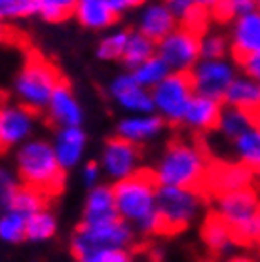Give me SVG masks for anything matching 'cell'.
Masks as SVG:
<instances>
[{
  "mask_svg": "<svg viewBox=\"0 0 260 262\" xmlns=\"http://www.w3.org/2000/svg\"><path fill=\"white\" fill-rule=\"evenodd\" d=\"M209 164H211V158H209L207 146H203L196 139L177 137L167 144L158 167L152 171L160 186L194 190L207 198L205 177H207Z\"/></svg>",
  "mask_w": 260,
  "mask_h": 262,
  "instance_id": "obj_1",
  "label": "cell"
},
{
  "mask_svg": "<svg viewBox=\"0 0 260 262\" xmlns=\"http://www.w3.org/2000/svg\"><path fill=\"white\" fill-rule=\"evenodd\" d=\"M158 188L160 184L152 169H137L131 177L118 181L111 188L118 216L144 236H154Z\"/></svg>",
  "mask_w": 260,
  "mask_h": 262,
  "instance_id": "obj_2",
  "label": "cell"
},
{
  "mask_svg": "<svg viewBox=\"0 0 260 262\" xmlns=\"http://www.w3.org/2000/svg\"><path fill=\"white\" fill-rule=\"evenodd\" d=\"M17 171L21 183L31 186L48 200L59 196L65 188V169L59 165L53 146L42 139H31L17 152Z\"/></svg>",
  "mask_w": 260,
  "mask_h": 262,
  "instance_id": "obj_3",
  "label": "cell"
},
{
  "mask_svg": "<svg viewBox=\"0 0 260 262\" xmlns=\"http://www.w3.org/2000/svg\"><path fill=\"white\" fill-rule=\"evenodd\" d=\"M207 198L194 190L160 186L154 209V236H177L194 223Z\"/></svg>",
  "mask_w": 260,
  "mask_h": 262,
  "instance_id": "obj_4",
  "label": "cell"
},
{
  "mask_svg": "<svg viewBox=\"0 0 260 262\" xmlns=\"http://www.w3.org/2000/svg\"><path fill=\"white\" fill-rule=\"evenodd\" d=\"M65 78L55 63L44 57L38 52H31L27 55L23 69L15 78V93L19 99V105L40 114L46 111L53 92Z\"/></svg>",
  "mask_w": 260,
  "mask_h": 262,
  "instance_id": "obj_5",
  "label": "cell"
},
{
  "mask_svg": "<svg viewBox=\"0 0 260 262\" xmlns=\"http://www.w3.org/2000/svg\"><path fill=\"white\" fill-rule=\"evenodd\" d=\"M216 215L230 230L234 245L253 247L260 236L258 194L254 188L230 192L215 198Z\"/></svg>",
  "mask_w": 260,
  "mask_h": 262,
  "instance_id": "obj_6",
  "label": "cell"
},
{
  "mask_svg": "<svg viewBox=\"0 0 260 262\" xmlns=\"http://www.w3.org/2000/svg\"><path fill=\"white\" fill-rule=\"evenodd\" d=\"M150 97L154 111H158L163 122L182 124L184 111L194 97L190 72H169L154 90H150Z\"/></svg>",
  "mask_w": 260,
  "mask_h": 262,
  "instance_id": "obj_7",
  "label": "cell"
},
{
  "mask_svg": "<svg viewBox=\"0 0 260 262\" xmlns=\"http://www.w3.org/2000/svg\"><path fill=\"white\" fill-rule=\"evenodd\" d=\"M156 55L169 72H190L200 61V36L177 25L173 33L158 42Z\"/></svg>",
  "mask_w": 260,
  "mask_h": 262,
  "instance_id": "obj_8",
  "label": "cell"
},
{
  "mask_svg": "<svg viewBox=\"0 0 260 262\" xmlns=\"http://www.w3.org/2000/svg\"><path fill=\"white\" fill-rule=\"evenodd\" d=\"M133 237H135L133 228L122 219H114V221L99 224H80L72 237L71 249H84V247L129 249Z\"/></svg>",
  "mask_w": 260,
  "mask_h": 262,
  "instance_id": "obj_9",
  "label": "cell"
},
{
  "mask_svg": "<svg viewBox=\"0 0 260 262\" xmlns=\"http://www.w3.org/2000/svg\"><path fill=\"white\" fill-rule=\"evenodd\" d=\"M190 78H192L196 95H203V97L215 99V101L222 103L228 85L235 78V71L234 65L228 63L226 59H200L194 65V69L190 71Z\"/></svg>",
  "mask_w": 260,
  "mask_h": 262,
  "instance_id": "obj_10",
  "label": "cell"
},
{
  "mask_svg": "<svg viewBox=\"0 0 260 262\" xmlns=\"http://www.w3.org/2000/svg\"><path fill=\"white\" fill-rule=\"evenodd\" d=\"M254 171L237 164V162H222L211 160L205 177V194L207 198H216L230 192L253 188Z\"/></svg>",
  "mask_w": 260,
  "mask_h": 262,
  "instance_id": "obj_11",
  "label": "cell"
},
{
  "mask_svg": "<svg viewBox=\"0 0 260 262\" xmlns=\"http://www.w3.org/2000/svg\"><path fill=\"white\" fill-rule=\"evenodd\" d=\"M36 116L19 103L0 101V152L29 141Z\"/></svg>",
  "mask_w": 260,
  "mask_h": 262,
  "instance_id": "obj_12",
  "label": "cell"
},
{
  "mask_svg": "<svg viewBox=\"0 0 260 262\" xmlns=\"http://www.w3.org/2000/svg\"><path fill=\"white\" fill-rule=\"evenodd\" d=\"M141 150L139 144H133L122 137H112L106 141L103 150V169L114 181H124L139 169Z\"/></svg>",
  "mask_w": 260,
  "mask_h": 262,
  "instance_id": "obj_13",
  "label": "cell"
},
{
  "mask_svg": "<svg viewBox=\"0 0 260 262\" xmlns=\"http://www.w3.org/2000/svg\"><path fill=\"white\" fill-rule=\"evenodd\" d=\"M48 111V120L52 125H57L59 129L65 127H80L82 120H84V112L80 106L78 99L74 97L69 82L57 85V90L53 92L50 103L46 106Z\"/></svg>",
  "mask_w": 260,
  "mask_h": 262,
  "instance_id": "obj_14",
  "label": "cell"
},
{
  "mask_svg": "<svg viewBox=\"0 0 260 262\" xmlns=\"http://www.w3.org/2000/svg\"><path fill=\"white\" fill-rule=\"evenodd\" d=\"M111 97L127 112L152 114L154 111L150 92L137 84L135 80L131 78V74H120L118 78L112 80Z\"/></svg>",
  "mask_w": 260,
  "mask_h": 262,
  "instance_id": "obj_15",
  "label": "cell"
},
{
  "mask_svg": "<svg viewBox=\"0 0 260 262\" xmlns=\"http://www.w3.org/2000/svg\"><path fill=\"white\" fill-rule=\"evenodd\" d=\"M260 50V13L251 12L234 19V31H232V55L235 63L256 55Z\"/></svg>",
  "mask_w": 260,
  "mask_h": 262,
  "instance_id": "obj_16",
  "label": "cell"
},
{
  "mask_svg": "<svg viewBox=\"0 0 260 262\" xmlns=\"http://www.w3.org/2000/svg\"><path fill=\"white\" fill-rule=\"evenodd\" d=\"M177 29V19L169 12L167 4H146L139 15V31L144 38L158 44Z\"/></svg>",
  "mask_w": 260,
  "mask_h": 262,
  "instance_id": "obj_17",
  "label": "cell"
},
{
  "mask_svg": "<svg viewBox=\"0 0 260 262\" xmlns=\"http://www.w3.org/2000/svg\"><path fill=\"white\" fill-rule=\"evenodd\" d=\"M222 103L215 99L203 97V95H196L190 99L188 106L182 116V124L188 125L190 129L198 131H213L219 127V118H221Z\"/></svg>",
  "mask_w": 260,
  "mask_h": 262,
  "instance_id": "obj_18",
  "label": "cell"
},
{
  "mask_svg": "<svg viewBox=\"0 0 260 262\" xmlns=\"http://www.w3.org/2000/svg\"><path fill=\"white\" fill-rule=\"evenodd\" d=\"M85 141H88V137L80 127H65V129L57 131V137H55L52 146L59 165L65 171L74 167L82 160Z\"/></svg>",
  "mask_w": 260,
  "mask_h": 262,
  "instance_id": "obj_19",
  "label": "cell"
},
{
  "mask_svg": "<svg viewBox=\"0 0 260 262\" xmlns=\"http://www.w3.org/2000/svg\"><path fill=\"white\" fill-rule=\"evenodd\" d=\"M163 125L165 122L154 112L152 114H137V116L124 118L118 124V137L125 139L133 144H139L160 135Z\"/></svg>",
  "mask_w": 260,
  "mask_h": 262,
  "instance_id": "obj_20",
  "label": "cell"
},
{
  "mask_svg": "<svg viewBox=\"0 0 260 262\" xmlns=\"http://www.w3.org/2000/svg\"><path fill=\"white\" fill-rule=\"evenodd\" d=\"M226 106H234L240 111H247L258 114L260 106V85L256 80H251L247 76H235L232 84L228 85L224 99Z\"/></svg>",
  "mask_w": 260,
  "mask_h": 262,
  "instance_id": "obj_21",
  "label": "cell"
},
{
  "mask_svg": "<svg viewBox=\"0 0 260 262\" xmlns=\"http://www.w3.org/2000/svg\"><path fill=\"white\" fill-rule=\"evenodd\" d=\"M114 219H120V216L116 213L112 190L109 186H93L88 200H85L82 224L109 223V221H114Z\"/></svg>",
  "mask_w": 260,
  "mask_h": 262,
  "instance_id": "obj_22",
  "label": "cell"
},
{
  "mask_svg": "<svg viewBox=\"0 0 260 262\" xmlns=\"http://www.w3.org/2000/svg\"><path fill=\"white\" fill-rule=\"evenodd\" d=\"M72 15L78 19V23L85 29H106L118 21V15L111 12L106 6V0H80L74 2V12Z\"/></svg>",
  "mask_w": 260,
  "mask_h": 262,
  "instance_id": "obj_23",
  "label": "cell"
},
{
  "mask_svg": "<svg viewBox=\"0 0 260 262\" xmlns=\"http://www.w3.org/2000/svg\"><path fill=\"white\" fill-rule=\"evenodd\" d=\"M251 127H258V114L240 111L234 106H222L216 129L222 131L228 139L234 141L237 135H241L243 131L251 129Z\"/></svg>",
  "mask_w": 260,
  "mask_h": 262,
  "instance_id": "obj_24",
  "label": "cell"
},
{
  "mask_svg": "<svg viewBox=\"0 0 260 262\" xmlns=\"http://www.w3.org/2000/svg\"><path fill=\"white\" fill-rule=\"evenodd\" d=\"M202 239L205 243V247H207L211 253H224V251L230 247V245H234L232 242V236H230V230L224 223H222V219L216 215L215 211H211L207 216H205V221L202 224Z\"/></svg>",
  "mask_w": 260,
  "mask_h": 262,
  "instance_id": "obj_25",
  "label": "cell"
},
{
  "mask_svg": "<svg viewBox=\"0 0 260 262\" xmlns=\"http://www.w3.org/2000/svg\"><path fill=\"white\" fill-rule=\"evenodd\" d=\"M234 150L237 154V164L256 171L260 165V133L258 127L243 131L234 139Z\"/></svg>",
  "mask_w": 260,
  "mask_h": 262,
  "instance_id": "obj_26",
  "label": "cell"
},
{
  "mask_svg": "<svg viewBox=\"0 0 260 262\" xmlns=\"http://www.w3.org/2000/svg\"><path fill=\"white\" fill-rule=\"evenodd\" d=\"M156 55V44L150 42L148 38H144L141 33H129L125 50L122 53V61L125 63L127 69H137L139 65H143L144 61H148L150 57Z\"/></svg>",
  "mask_w": 260,
  "mask_h": 262,
  "instance_id": "obj_27",
  "label": "cell"
},
{
  "mask_svg": "<svg viewBox=\"0 0 260 262\" xmlns=\"http://www.w3.org/2000/svg\"><path fill=\"white\" fill-rule=\"evenodd\" d=\"M48 203H50V200L44 194H40L38 190H34L31 186L19 184L12 198L10 209L15 211V213H21L23 216H29L42 209H48Z\"/></svg>",
  "mask_w": 260,
  "mask_h": 262,
  "instance_id": "obj_28",
  "label": "cell"
},
{
  "mask_svg": "<svg viewBox=\"0 0 260 262\" xmlns=\"http://www.w3.org/2000/svg\"><path fill=\"white\" fill-rule=\"evenodd\" d=\"M57 221L50 209H42L38 213L27 216L25 221V239L31 242H46L55 234Z\"/></svg>",
  "mask_w": 260,
  "mask_h": 262,
  "instance_id": "obj_29",
  "label": "cell"
},
{
  "mask_svg": "<svg viewBox=\"0 0 260 262\" xmlns=\"http://www.w3.org/2000/svg\"><path fill=\"white\" fill-rule=\"evenodd\" d=\"M167 74H169V69L165 67V63H163L158 55H154V57H150L148 61H144L143 65H139L137 69H133V71H131V78L135 80L141 88H144V90L150 92V90H154Z\"/></svg>",
  "mask_w": 260,
  "mask_h": 262,
  "instance_id": "obj_30",
  "label": "cell"
},
{
  "mask_svg": "<svg viewBox=\"0 0 260 262\" xmlns=\"http://www.w3.org/2000/svg\"><path fill=\"white\" fill-rule=\"evenodd\" d=\"M72 255L78 262H131L129 249L118 247H84L72 249Z\"/></svg>",
  "mask_w": 260,
  "mask_h": 262,
  "instance_id": "obj_31",
  "label": "cell"
},
{
  "mask_svg": "<svg viewBox=\"0 0 260 262\" xmlns=\"http://www.w3.org/2000/svg\"><path fill=\"white\" fill-rule=\"evenodd\" d=\"M258 4L251 0H228V2H213L209 4V13L219 21H234L241 15L256 12Z\"/></svg>",
  "mask_w": 260,
  "mask_h": 262,
  "instance_id": "obj_32",
  "label": "cell"
},
{
  "mask_svg": "<svg viewBox=\"0 0 260 262\" xmlns=\"http://www.w3.org/2000/svg\"><path fill=\"white\" fill-rule=\"evenodd\" d=\"M25 221L27 216L8 209L0 215V239L17 243L25 239Z\"/></svg>",
  "mask_w": 260,
  "mask_h": 262,
  "instance_id": "obj_33",
  "label": "cell"
},
{
  "mask_svg": "<svg viewBox=\"0 0 260 262\" xmlns=\"http://www.w3.org/2000/svg\"><path fill=\"white\" fill-rule=\"evenodd\" d=\"M74 12V2L72 0H38V13L42 19L50 23H61L67 21Z\"/></svg>",
  "mask_w": 260,
  "mask_h": 262,
  "instance_id": "obj_34",
  "label": "cell"
},
{
  "mask_svg": "<svg viewBox=\"0 0 260 262\" xmlns=\"http://www.w3.org/2000/svg\"><path fill=\"white\" fill-rule=\"evenodd\" d=\"M127 38H129V31H114L112 34L104 36L103 42L97 48V57L103 61L122 59Z\"/></svg>",
  "mask_w": 260,
  "mask_h": 262,
  "instance_id": "obj_35",
  "label": "cell"
},
{
  "mask_svg": "<svg viewBox=\"0 0 260 262\" xmlns=\"http://www.w3.org/2000/svg\"><path fill=\"white\" fill-rule=\"evenodd\" d=\"M38 10V0H0V21L25 19Z\"/></svg>",
  "mask_w": 260,
  "mask_h": 262,
  "instance_id": "obj_36",
  "label": "cell"
},
{
  "mask_svg": "<svg viewBox=\"0 0 260 262\" xmlns=\"http://www.w3.org/2000/svg\"><path fill=\"white\" fill-rule=\"evenodd\" d=\"M228 52V40L222 34H203L200 36V59L219 61L224 59Z\"/></svg>",
  "mask_w": 260,
  "mask_h": 262,
  "instance_id": "obj_37",
  "label": "cell"
},
{
  "mask_svg": "<svg viewBox=\"0 0 260 262\" xmlns=\"http://www.w3.org/2000/svg\"><path fill=\"white\" fill-rule=\"evenodd\" d=\"M17 186L19 184L13 179L12 173L4 167H0V215L10 209V203H12V198L17 190Z\"/></svg>",
  "mask_w": 260,
  "mask_h": 262,
  "instance_id": "obj_38",
  "label": "cell"
},
{
  "mask_svg": "<svg viewBox=\"0 0 260 262\" xmlns=\"http://www.w3.org/2000/svg\"><path fill=\"white\" fill-rule=\"evenodd\" d=\"M237 65L245 71V76H247V78L256 80L260 76V53L249 55V57H245V59L241 61V63H237Z\"/></svg>",
  "mask_w": 260,
  "mask_h": 262,
  "instance_id": "obj_39",
  "label": "cell"
},
{
  "mask_svg": "<svg viewBox=\"0 0 260 262\" xmlns=\"http://www.w3.org/2000/svg\"><path fill=\"white\" fill-rule=\"evenodd\" d=\"M106 6L111 8V12L114 15H120V13L127 12L131 8L143 6V4L141 2H131V0H106Z\"/></svg>",
  "mask_w": 260,
  "mask_h": 262,
  "instance_id": "obj_40",
  "label": "cell"
},
{
  "mask_svg": "<svg viewBox=\"0 0 260 262\" xmlns=\"http://www.w3.org/2000/svg\"><path fill=\"white\" fill-rule=\"evenodd\" d=\"M99 173H101V167H99L97 162H88L84 167V181L88 186H95V183H97L99 179Z\"/></svg>",
  "mask_w": 260,
  "mask_h": 262,
  "instance_id": "obj_41",
  "label": "cell"
},
{
  "mask_svg": "<svg viewBox=\"0 0 260 262\" xmlns=\"http://www.w3.org/2000/svg\"><path fill=\"white\" fill-rule=\"evenodd\" d=\"M13 40H15L13 31L4 23V21H0V44H4V42H13Z\"/></svg>",
  "mask_w": 260,
  "mask_h": 262,
  "instance_id": "obj_42",
  "label": "cell"
},
{
  "mask_svg": "<svg viewBox=\"0 0 260 262\" xmlns=\"http://www.w3.org/2000/svg\"><path fill=\"white\" fill-rule=\"evenodd\" d=\"M146 262H163V260L156 255V253H148V256H146Z\"/></svg>",
  "mask_w": 260,
  "mask_h": 262,
  "instance_id": "obj_43",
  "label": "cell"
},
{
  "mask_svg": "<svg viewBox=\"0 0 260 262\" xmlns=\"http://www.w3.org/2000/svg\"><path fill=\"white\" fill-rule=\"evenodd\" d=\"M228 262H253L249 256H234V258H230Z\"/></svg>",
  "mask_w": 260,
  "mask_h": 262,
  "instance_id": "obj_44",
  "label": "cell"
}]
</instances>
